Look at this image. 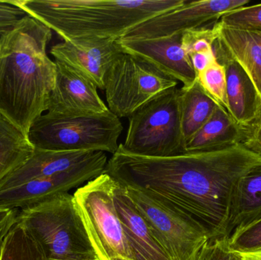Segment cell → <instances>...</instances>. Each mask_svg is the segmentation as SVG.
<instances>
[{
    "label": "cell",
    "instance_id": "9",
    "mask_svg": "<svg viewBox=\"0 0 261 260\" xmlns=\"http://www.w3.org/2000/svg\"><path fill=\"white\" fill-rule=\"evenodd\" d=\"M125 187L155 238L172 260H195L208 240L205 232L142 192Z\"/></svg>",
    "mask_w": 261,
    "mask_h": 260
},
{
    "label": "cell",
    "instance_id": "15",
    "mask_svg": "<svg viewBox=\"0 0 261 260\" xmlns=\"http://www.w3.org/2000/svg\"><path fill=\"white\" fill-rule=\"evenodd\" d=\"M113 199L134 259L172 260L128 196L125 186L116 180Z\"/></svg>",
    "mask_w": 261,
    "mask_h": 260
},
{
    "label": "cell",
    "instance_id": "27",
    "mask_svg": "<svg viewBox=\"0 0 261 260\" xmlns=\"http://www.w3.org/2000/svg\"><path fill=\"white\" fill-rule=\"evenodd\" d=\"M232 251H248L261 247V218L233 232L228 238Z\"/></svg>",
    "mask_w": 261,
    "mask_h": 260
},
{
    "label": "cell",
    "instance_id": "5",
    "mask_svg": "<svg viewBox=\"0 0 261 260\" xmlns=\"http://www.w3.org/2000/svg\"><path fill=\"white\" fill-rule=\"evenodd\" d=\"M123 131L121 119L109 111L98 115L57 119L42 114L28 133L35 149L114 154Z\"/></svg>",
    "mask_w": 261,
    "mask_h": 260
},
{
    "label": "cell",
    "instance_id": "20",
    "mask_svg": "<svg viewBox=\"0 0 261 260\" xmlns=\"http://www.w3.org/2000/svg\"><path fill=\"white\" fill-rule=\"evenodd\" d=\"M240 128L220 106L210 120L186 143L185 153L222 149L239 143Z\"/></svg>",
    "mask_w": 261,
    "mask_h": 260
},
{
    "label": "cell",
    "instance_id": "6",
    "mask_svg": "<svg viewBox=\"0 0 261 260\" xmlns=\"http://www.w3.org/2000/svg\"><path fill=\"white\" fill-rule=\"evenodd\" d=\"M121 147L135 155L167 157L184 154L179 88L173 87L144 104L128 118Z\"/></svg>",
    "mask_w": 261,
    "mask_h": 260
},
{
    "label": "cell",
    "instance_id": "16",
    "mask_svg": "<svg viewBox=\"0 0 261 260\" xmlns=\"http://www.w3.org/2000/svg\"><path fill=\"white\" fill-rule=\"evenodd\" d=\"M96 153L35 149L33 155L24 164L0 182V191L15 187L35 179L73 170L91 160Z\"/></svg>",
    "mask_w": 261,
    "mask_h": 260
},
{
    "label": "cell",
    "instance_id": "2",
    "mask_svg": "<svg viewBox=\"0 0 261 260\" xmlns=\"http://www.w3.org/2000/svg\"><path fill=\"white\" fill-rule=\"evenodd\" d=\"M49 27L27 15L0 35V112L28 134L47 111L56 79V64L46 49Z\"/></svg>",
    "mask_w": 261,
    "mask_h": 260
},
{
    "label": "cell",
    "instance_id": "22",
    "mask_svg": "<svg viewBox=\"0 0 261 260\" xmlns=\"http://www.w3.org/2000/svg\"><path fill=\"white\" fill-rule=\"evenodd\" d=\"M35 150L28 134L0 112V182L24 164Z\"/></svg>",
    "mask_w": 261,
    "mask_h": 260
},
{
    "label": "cell",
    "instance_id": "12",
    "mask_svg": "<svg viewBox=\"0 0 261 260\" xmlns=\"http://www.w3.org/2000/svg\"><path fill=\"white\" fill-rule=\"evenodd\" d=\"M56 79L46 115L71 119L98 115L110 111L96 85L63 63L55 61Z\"/></svg>",
    "mask_w": 261,
    "mask_h": 260
},
{
    "label": "cell",
    "instance_id": "26",
    "mask_svg": "<svg viewBox=\"0 0 261 260\" xmlns=\"http://www.w3.org/2000/svg\"><path fill=\"white\" fill-rule=\"evenodd\" d=\"M216 22L191 29L182 34L181 44L189 56L201 52L213 51V44L216 39L215 28Z\"/></svg>",
    "mask_w": 261,
    "mask_h": 260
},
{
    "label": "cell",
    "instance_id": "28",
    "mask_svg": "<svg viewBox=\"0 0 261 260\" xmlns=\"http://www.w3.org/2000/svg\"><path fill=\"white\" fill-rule=\"evenodd\" d=\"M231 250L228 238L208 239L199 250L195 260H230Z\"/></svg>",
    "mask_w": 261,
    "mask_h": 260
},
{
    "label": "cell",
    "instance_id": "32",
    "mask_svg": "<svg viewBox=\"0 0 261 260\" xmlns=\"http://www.w3.org/2000/svg\"><path fill=\"white\" fill-rule=\"evenodd\" d=\"M190 58L196 76L205 70L216 59L213 51L193 53L190 55Z\"/></svg>",
    "mask_w": 261,
    "mask_h": 260
},
{
    "label": "cell",
    "instance_id": "14",
    "mask_svg": "<svg viewBox=\"0 0 261 260\" xmlns=\"http://www.w3.org/2000/svg\"><path fill=\"white\" fill-rule=\"evenodd\" d=\"M122 52L114 40L63 41L50 50L55 61L65 64L101 90L105 89L106 75L110 66Z\"/></svg>",
    "mask_w": 261,
    "mask_h": 260
},
{
    "label": "cell",
    "instance_id": "10",
    "mask_svg": "<svg viewBox=\"0 0 261 260\" xmlns=\"http://www.w3.org/2000/svg\"><path fill=\"white\" fill-rule=\"evenodd\" d=\"M108 160L105 152H97L91 160L73 170L0 191V208L21 210L68 192L104 174Z\"/></svg>",
    "mask_w": 261,
    "mask_h": 260
},
{
    "label": "cell",
    "instance_id": "25",
    "mask_svg": "<svg viewBox=\"0 0 261 260\" xmlns=\"http://www.w3.org/2000/svg\"><path fill=\"white\" fill-rule=\"evenodd\" d=\"M219 21L226 27L261 33V4L231 11L222 15Z\"/></svg>",
    "mask_w": 261,
    "mask_h": 260
},
{
    "label": "cell",
    "instance_id": "30",
    "mask_svg": "<svg viewBox=\"0 0 261 260\" xmlns=\"http://www.w3.org/2000/svg\"><path fill=\"white\" fill-rule=\"evenodd\" d=\"M239 143L261 157V113L254 121L240 128Z\"/></svg>",
    "mask_w": 261,
    "mask_h": 260
},
{
    "label": "cell",
    "instance_id": "33",
    "mask_svg": "<svg viewBox=\"0 0 261 260\" xmlns=\"http://www.w3.org/2000/svg\"><path fill=\"white\" fill-rule=\"evenodd\" d=\"M230 260H261V247L248 251H232Z\"/></svg>",
    "mask_w": 261,
    "mask_h": 260
},
{
    "label": "cell",
    "instance_id": "24",
    "mask_svg": "<svg viewBox=\"0 0 261 260\" xmlns=\"http://www.w3.org/2000/svg\"><path fill=\"white\" fill-rule=\"evenodd\" d=\"M196 81L204 92L219 106L228 113L225 67L219 64L216 59L205 70L196 76Z\"/></svg>",
    "mask_w": 261,
    "mask_h": 260
},
{
    "label": "cell",
    "instance_id": "13",
    "mask_svg": "<svg viewBox=\"0 0 261 260\" xmlns=\"http://www.w3.org/2000/svg\"><path fill=\"white\" fill-rule=\"evenodd\" d=\"M182 34L155 38L124 37L117 40L121 50L144 60L169 77L190 86L196 74L190 56L181 44Z\"/></svg>",
    "mask_w": 261,
    "mask_h": 260
},
{
    "label": "cell",
    "instance_id": "1",
    "mask_svg": "<svg viewBox=\"0 0 261 260\" xmlns=\"http://www.w3.org/2000/svg\"><path fill=\"white\" fill-rule=\"evenodd\" d=\"M260 162V156L239 143L167 157L135 155L119 145L109 159L106 172L214 239L225 237L236 184Z\"/></svg>",
    "mask_w": 261,
    "mask_h": 260
},
{
    "label": "cell",
    "instance_id": "3",
    "mask_svg": "<svg viewBox=\"0 0 261 260\" xmlns=\"http://www.w3.org/2000/svg\"><path fill=\"white\" fill-rule=\"evenodd\" d=\"M186 0H15L63 41L117 40Z\"/></svg>",
    "mask_w": 261,
    "mask_h": 260
},
{
    "label": "cell",
    "instance_id": "11",
    "mask_svg": "<svg viewBox=\"0 0 261 260\" xmlns=\"http://www.w3.org/2000/svg\"><path fill=\"white\" fill-rule=\"evenodd\" d=\"M248 3V0H186L182 6L134 27L125 37L155 38L182 34L216 22L222 15Z\"/></svg>",
    "mask_w": 261,
    "mask_h": 260
},
{
    "label": "cell",
    "instance_id": "4",
    "mask_svg": "<svg viewBox=\"0 0 261 260\" xmlns=\"http://www.w3.org/2000/svg\"><path fill=\"white\" fill-rule=\"evenodd\" d=\"M17 222L30 230L48 260H99L68 192L21 209Z\"/></svg>",
    "mask_w": 261,
    "mask_h": 260
},
{
    "label": "cell",
    "instance_id": "18",
    "mask_svg": "<svg viewBox=\"0 0 261 260\" xmlns=\"http://www.w3.org/2000/svg\"><path fill=\"white\" fill-rule=\"evenodd\" d=\"M216 61L226 70L228 114L239 128L254 121L261 113V100L249 76L232 58L214 52Z\"/></svg>",
    "mask_w": 261,
    "mask_h": 260
},
{
    "label": "cell",
    "instance_id": "8",
    "mask_svg": "<svg viewBox=\"0 0 261 260\" xmlns=\"http://www.w3.org/2000/svg\"><path fill=\"white\" fill-rule=\"evenodd\" d=\"M177 84L144 60L122 52L106 75L107 107L119 119H128L144 104Z\"/></svg>",
    "mask_w": 261,
    "mask_h": 260
},
{
    "label": "cell",
    "instance_id": "21",
    "mask_svg": "<svg viewBox=\"0 0 261 260\" xmlns=\"http://www.w3.org/2000/svg\"><path fill=\"white\" fill-rule=\"evenodd\" d=\"M179 106L181 130L186 145L210 120L219 105L196 80L190 86L179 88Z\"/></svg>",
    "mask_w": 261,
    "mask_h": 260
},
{
    "label": "cell",
    "instance_id": "29",
    "mask_svg": "<svg viewBox=\"0 0 261 260\" xmlns=\"http://www.w3.org/2000/svg\"><path fill=\"white\" fill-rule=\"evenodd\" d=\"M27 15L15 0L0 1V35L12 30Z\"/></svg>",
    "mask_w": 261,
    "mask_h": 260
},
{
    "label": "cell",
    "instance_id": "31",
    "mask_svg": "<svg viewBox=\"0 0 261 260\" xmlns=\"http://www.w3.org/2000/svg\"><path fill=\"white\" fill-rule=\"evenodd\" d=\"M18 213L17 209L0 208V248L8 234L16 224Z\"/></svg>",
    "mask_w": 261,
    "mask_h": 260
},
{
    "label": "cell",
    "instance_id": "23",
    "mask_svg": "<svg viewBox=\"0 0 261 260\" xmlns=\"http://www.w3.org/2000/svg\"><path fill=\"white\" fill-rule=\"evenodd\" d=\"M0 260H48L30 230L16 222L0 248Z\"/></svg>",
    "mask_w": 261,
    "mask_h": 260
},
{
    "label": "cell",
    "instance_id": "17",
    "mask_svg": "<svg viewBox=\"0 0 261 260\" xmlns=\"http://www.w3.org/2000/svg\"><path fill=\"white\" fill-rule=\"evenodd\" d=\"M216 39L213 52H222L232 58L249 76L261 100V33L215 24Z\"/></svg>",
    "mask_w": 261,
    "mask_h": 260
},
{
    "label": "cell",
    "instance_id": "19",
    "mask_svg": "<svg viewBox=\"0 0 261 260\" xmlns=\"http://www.w3.org/2000/svg\"><path fill=\"white\" fill-rule=\"evenodd\" d=\"M261 218V162L251 167L233 190L225 238Z\"/></svg>",
    "mask_w": 261,
    "mask_h": 260
},
{
    "label": "cell",
    "instance_id": "7",
    "mask_svg": "<svg viewBox=\"0 0 261 260\" xmlns=\"http://www.w3.org/2000/svg\"><path fill=\"white\" fill-rule=\"evenodd\" d=\"M116 180L104 172L73 194L99 260H135L113 199Z\"/></svg>",
    "mask_w": 261,
    "mask_h": 260
}]
</instances>
